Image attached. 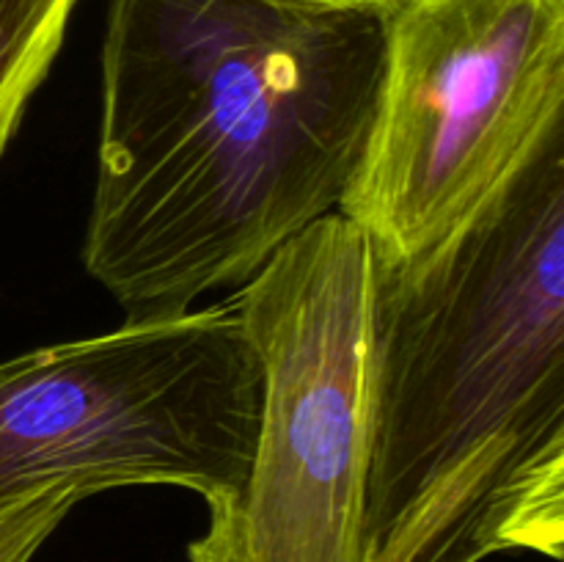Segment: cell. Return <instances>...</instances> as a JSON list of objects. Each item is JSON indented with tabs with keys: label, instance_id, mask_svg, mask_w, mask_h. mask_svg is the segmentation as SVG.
Returning <instances> with one entry per match:
<instances>
[{
	"label": "cell",
	"instance_id": "1",
	"mask_svg": "<svg viewBox=\"0 0 564 562\" xmlns=\"http://www.w3.org/2000/svg\"><path fill=\"white\" fill-rule=\"evenodd\" d=\"M383 47L386 9L110 0L83 264L127 323L242 284L339 209Z\"/></svg>",
	"mask_w": 564,
	"mask_h": 562
},
{
	"label": "cell",
	"instance_id": "2",
	"mask_svg": "<svg viewBox=\"0 0 564 562\" xmlns=\"http://www.w3.org/2000/svg\"><path fill=\"white\" fill-rule=\"evenodd\" d=\"M564 556V125L427 257L375 259L364 562Z\"/></svg>",
	"mask_w": 564,
	"mask_h": 562
},
{
	"label": "cell",
	"instance_id": "3",
	"mask_svg": "<svg viewBox=\"0 0 564 562\" xmlns=\"http://www.w3.org/2000/svg\"><path fill=\"white\" fill-rule=\"evenodd\" d=\"M375 253L330 213L246 281L235 309L262 367L246 479L207 501L191 562H364Z\"/></svg>",
	"mask_w": 564,
	"mask_h": 562
},
{
	"label": "cell",
	"instance_id": "4",
	"mask_svg": "<svg viewBox=\"0 0 564 562\" xmlns=\"http://www.w3.org/2000/svg\"><path fill=\"white\" fill-rule=\"evenodd\" d=\"M560 125L564 0H394L372 127L336 213L378 262H416Z\"/></svg>",
	"mask_w": 564,
	"mask_h": 562
},
{
	"label": "cell",
	"instance_id": "5",
	"mask_svg": "<svg viewBox=\"0 0 564 562\" xmlns=\"http://www.w3.org/2000/svg\"><path fill=\"white\" fill-rule=\"evenodd\" d=\"M262 367L235 306L124 323L0 364V505L176 485L204 501L246 479Z\"/></svg>",
	"mask_w": 564,
	"mask_h": 562
},
{
	"label": "cell",
	"instance_id": "6",
	"mask_svg": "<svg viewBox=\"0 0 564 562\" xmlns=\"http://www.w3.org/2000/svg\"><path fill=\"white\" fill-rule=\"evenodd\" d=\"M80 0H0V158L64 44Z\"/></svg>",
	"mask_w": 564,
	"mask_h": 562
},
{
	"label": "cell",
	"instance_id": "7",
	"mask_svg": "<svg viewBox=\"0 0 564 562\" xmlns=\"http://www.w3.org/2000/svg\"><path fill=\"white\" fill-rule=\"evenodd\" d=\"M86 496L75 488H50L0 505V562H33L58 532L64 518Z\"/></svg>",
	"mask_w": 564,
	"mask_h": 562
},
{
	"label": "cell",
	"instance_id": "8",
	"mask_svg": "<svg viewBox=\"0 0 564 562\" xmlns=\"http://www.w3.org/2000/svg\"><path fill=\"white\" fill-rule=\"evenodd\" d=\"M306 3L345 6V9H389L394 0H306Z\"/></svg>",
	"mask_w": 564,
	"mask_h": 562
}]
</instances>
